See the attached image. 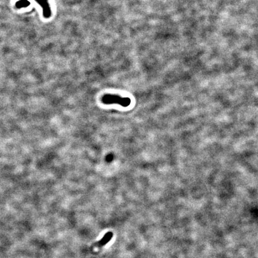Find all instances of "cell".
<instances>
[{"mask_svg": "<svg viewBox=\"0 0 258 258\" xmlns=\"http://www.w3.org/2000/svg\"><path fill=\"white\" fill-rule=\"evenodd\" d=\"M113 237V233L112 232H108L103 235V237L101 240L97 242L95 244L96 247H102L106 244H107L111 240Z\"/></svg>", "mask_w": 258, "mask_h": 258, "instance_id": "obj_2", "label": "cell"}, {"mask_svg": "<svg viewBox=\"0 0 258 258\" xmlns=\"http://www.w3.org/2000/svg\"><path fill=\"white\" fill-rule=\"evenodd\" d=\"M102 102L106 105L118 103L123 106H126L130 103V100L127 98H122L118 95L106 94L102 97Z\"/></svg>", "mask_w": 258, "mask_h": 258, "instance_id": "obj_1", "label": "cell"}]
</instances>
